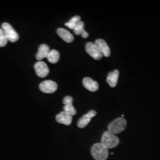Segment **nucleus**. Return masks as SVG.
<instances>
[{"mask_svg":"<svg viewBox=\"0 0 160 160\" xmlns=\"http://www.w3.org/2000/svg\"><path fill=\"white\" fill-rule=\"evenodd\" d=\"M97 114V112L94 110H90L87 114H84L78 121L77 125L80 128H85L90 122L92 118Z\"/></svg>","mask_w":160,"mask_h":160,"instance_id":"nucleus-9","label":"nucleus"},{"mask_svg":"<svg viewBox=\"0 0 160 160\" xmlns=\"http://www.w3.org/2000/svg\"><path fill=\"white\" fill-rule=\"evenodd\" d=\"M82 84L86 89L90 92H96L98 89V82L90 77L84 78L82 80Z\"/></svg>","mask_w":160,"mask_h":160,"instance_id":"nucleus-11","label":"nucleus"},{"mask_svg":"<svg viewBox=\"0 0 160 160\" xmlns=\"http://www.w3.org/2000/svg\"><path fill=\"white\" fill-rule=\"evenodd\" d=\"M94 44L97 46V49L105 57H109L110 56V49L107 43L103 39H97L96 40Z\"/></svg>","mask_w":160,"mask_h":160,"instance_id":"nucleus-8","label":"nucleus"},{"mask_svg":"<svg viewBox=\"0 0 160 160\" xmlns=\"http://www.w3.org/2000/svg\"><path fill=\"white\" fill-rule=\"evenodd\" d=\"M101 143L108 149L113 148L118 145L119 139L114 134L108 131L104 132Z\"/></svg>","mask_w":160,"mask_h":160,"instance_id":"nucleus-2","label":"nucleus"},{"mask_svg":"<svg viewBox=\"0 0 160 160\" xmlns=\"http://www.w3.org/2000/svg\"><path fill=\"white\" fill-rule=\"evenodd\" d=\"M57 34L65 42L67 43H71L74 40V36L69 31L63 29L59 28L57 29Z\"/></svg>","mask_w":160,"mask_h":160,"instance_id":"nucleus-12","label":"nucleus"},{"mask_svg":"<svg viewBox=\"0 0 160 160\" xmlns=\"http://www.w3.org/2000/svg\"><path fill=\"white\" fill-rule=\"evenodd\" d=\"M8 40L6 38L2 29H0V47H4L7 43Z\"/></svg>","mask_w":160,"mask_h":160,"instance_id":"nucleus-19","label":"nucleus"},{"mask_svg":"<svg viewBox=\"0 0 160 160\" xmlns=\"http://www.w3.org/2000/svg\"><path fill=\"white\" fill-rule=\"evenodd\" d=\"M127 122L123 118H119L112 122L108 125V131L113 134H118L123 131L126 128Z\"/></svg>","mask_w":160,"mask_h":160,"instance_id":"nucleus-3","label":"nucleus"},{"mask_svg":"<svg viewBox=\"0 0 160 160\" xmlns=\"http://www.w3.org/2000/svg\"><path fill=\"white\" fill-rule=\"evenodd\" d=\"M91 152L96 160H106L109 155L108 149L102 143H95L92 147Z\"/></svg>","mask_w":160,"mask_h":160,"instance_id":"nucleus-1","label":"nucleus"},{"mask_svg":"<svg viewBox=\"0 0 160 160\" xmlns=\"http://www.w3.org/2000/svg\"><path fill=\"white\" fill-rule=\"evenodd\" d=\"M63 111L68 113V114H71L72 116H75L77 113V110L75 109L74 107L72 104L65 105L63 108Z\"/></svg>","mask_w":160,"mask_h":160,"instance_id":"nucleus-18","label":"nucleus"},{"mask_svg":"<svg viewBox=\"0 0 160 160\" xmlns=\"http://www.w3.org/2000/svg\"><path fill=\"white\" fill-rule=\"evenodd\" d=\"M73 102V98L71 96H66L64 97L63 100V103L65 105H68V104H72Z\"/></svg>","mask_w":160,"mask_h":160,"instance_id":"nucleus-20","label":"nucleus"},{"mask_svg":"<svg viewBox=\"0 0 160 160\" xmlns=\"http://www.w3.org/2000/svg\"><path fill=\"white\" fill-rule=\"evenodd\" d=\"M86 51L90 56L96 60H100L103 58V55L98 51L94 43H87L86 45Z\"/></svg>","mask_w":160,"mask_h":160,"instance_id":"nucleus-6","label":"nucleus"},{"mask_svg":"<svg viewBox=\"0 0 160 160\" xmlns=\"http://www.w3.org/2000/svg\"><path fill=\"white\" fill-rule=\"evenodd\" d=\"M119 72L118 70L116 69L112 72H109L106 81L109 84V86L111 87H114L117 85L118 78H119Z\"/></svg>","mask_w":160,"mask_h":160,"instance_id":"nucleus-13","label":"nucleus"},{"mask_svg":"<svg viewBox=\"0 0 160 160\" xmlns=\"http://www.w3.org/2000/svg\"><path fill=\"white\" fill-rule=\"evenodd\" d=\"M50 52V49L48 45L46 44H42L39 47L38 52L36 53V59L40 61L43 58L47 57L49 52Z\"/></svg>","mask_w":160,"mask_h":160,"instance_id":"nucleus-14","label":"nucleus"},{"mask_svg":"<svg viewBox=\"0 0 160 160\" xmlns=\"http://www.w3.org/2000/svg\"><path fill=\"white\" fill-rule=\"evenodd\" d=\"M46 58L50 63H56L59 60L60 54L59 52L57 50L53 49L50 51Z\"/></svg>","mask_w":160,"mask_h":160,"instance_id":"nucleus-15","label":"nucleus"},{"mask_svg":"<svg viewBox=\"0 0 160 160\" xmlns=\"http://www.w3.org/2000/svg\"><path fill=\"white\" fill-rule=\"evenodd\" d=\"M56 120L58 123L69 126L72 121V116L65 112H61L56 116Z\"/></svg>","mask_w":160,"mask_h":160,"instance_id":"nucleus-10","label":"nucleus"},{"mask_svg":"<svg viewBox=\"0 0 160 160\" xmlns=\"http://www.w3.org/2000/svg\"><path fill=\"white\" fill-rule=\"evenodd\" d=\"M80 20H81V18L80 16H76L72 17V18H71V20L69 21L68 22L65 23V25L66 26H67L69 29L74 30L75 26L77 25L78 22L80 21Z\"/></svg>","mask_w":160,"mask_h":160,"instance_id":"nucleus-16","label":"nucleus"},{"mask_svg":"<svg viewBox=\"0 0 160 160\" xmlns=\"http://www.w3.org/2000/svg\"><path fill=\"white\" fill-rule=\"evenodd\" d=\"M2 30L6 36L7 40L11 42H16L19 39V36L17 32L14 29L9 23H4L2 24Z\"/></svg>","mask_w":160,"mask_h":160,"instance_id":"nucleus-4","label":"nucleus"},{"mask_svg":"<svg viewBox=\"0 0 160 160\" xmlns=\"http://www.w3.org/2000/svg\"><path fill=\"white\" fill-rule=\"evenodd\" d=\"M39 88L40 91H42L43 92L51 94L57 91L58 85L57 82L53 81L46 80L40 83L39 84Z\"/></svg>","mask_w":160,"mask_h":160,"instance_id":"nucleus-5","label":"nucleus"},{"mask_svg":"<svg viewBox=\"0 0 160 160\" xmlns=\"http://www.w3.org/2000/svg\"><path fill=\"white\" fill-rule=\"evenodd\" d=\"M34 69L37 75L40 78L45 77L49 72V69L47 64L42 61H39L35 63Z\"/></svg>","mask_w":160,"mask_h":160,"instance_id":"nucleus-7","label":"nucleus"},{"mask_svg":"<svg viewBox=\"0 0 160 160\" xmlns=\"http://www.w3.org/2000/svg\"><path fill=\"white\" fill-rule=\"evenodd\" d=\"M86 30H84V23L82 21H79L77 25L75 26L74 29V32L75 34L76 35H80V34H82Z\"/></svg>","mask_w":160,"mask_h":160,"instance_id":"nucleus-17","label":"nucleus"}]
</instances>
